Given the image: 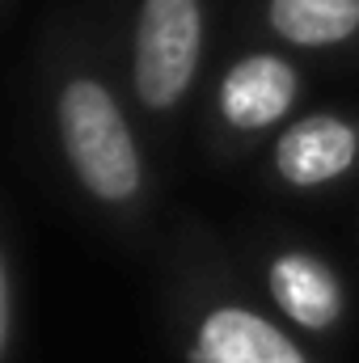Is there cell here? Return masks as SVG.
I'll use <instances>...</instances> for the list:
<instances>
[{"mask_svg": "<svg viewBox=\"0 0 359 363\" xmlns=\"http://www.w3.org/2000/svg\"><path fill=\"white\" fill-rule=\"evenodd\" d=\"M34 118L64 194L114 241L144 250L157 233L161 178L118 68L114 17L81 4L47 21L34 55Z\"/></svg>", "mask_w": 359, "mask_h": 363, "instance_id": "obj_1", "label": "cell"}, {"mask_svg": "<svg viewBox=\"0 0 359 363\" xmlns=\"http://www.w3.org/2000/svg\"><path fill=\"white\" fill-rule=\"evenodd\" d=\"M241 271L270 313L300 338L338 355L355 334V291L343 262L296 228H254L241 250Z\"/></svg>", "mask_w": 359, "mask_h": 363, "instance_id": "obj_5", "label": "cell"}, {"mask_svg": "<svg viewBox=\"0 0 359 363\" xmlns=\"http://www.w3.org/2000/svg\"><path fill=\"white\" fill-rule=\"evenodd\" d=\"M216 0H127L114 17L118 68L153 135L170 140L211 81Z\"/></svg>", "mask_w": 359, "mask_h": 363, "instance_id": "obj_3", "label": "cell"}, {"mask_svg": "<svg viewBox=\"0 0 359 363\" xmlns=\"http://www.w3.org/2000/svg\"><path fill=\"white\" fill-rule=\"evenodd\" d=\"M245 26L254 43L304 64L359 55V0H250Z\"/></svg>", "mask_w": 359, "mask_h": 363, "instance_id": "obj_7", "label": "cell"}, {"mask_svg": "<svg viewBox=\"0 0 359 363\" xmlns=\"http://www.w3.org/2000/svg\"><path fill=\"white\" fill-rule=\"evenodd\" d=\"M254 161L258 186L279 199H330L359 178V110L304 106Z\"/></svg>", "mask_w": 359, "mask_h": 363, "instance_id": "obj_6", "label": "cell"}, {"mask_svg": "<svg viewBox=\"0 0 359 363\" xmlns=\"http://www.w3.org/2000/svg\"><path fill=\"white\" fill-rule=\"evenodd\" d=\"M0 363H30V274L13 216L0 224Z\"/></svg>", "mask_w": 359, "mask_h": 363, "instance_id": "obj_8", "label": "cell"}, {"mask_svg": "<svg viewBox=\"0 0 359 363\" xmlns=\"http://www.w3.org/2000/svg\"><path fill=\"white\" fill-rule=\"evenodd\" d=\"M13 4H17V0H4V9H9V13H13Z\"/></svg>", "mask_w": 359, "mask_h": 363, "instance_id": "obj_9", "label": "cell"}, {"mask_svg": "<svg viewBox=\"0 0 359 363\" xmlns=\"http://www.w3.org/2000/svg\"><path fill=\"white\" fill-rule=\"evenodd\" d=\"M309 93L313 72L304 60L250 38L241 51L224 55V64L211 68L199 114L203 148L224 165L258 157L309 106Z\"/></svg>", "mask_w": 359, "mask_h": 363, "instance_id": "obj_4", "label": "cell"}, {"mask_svg": "<svg viewBox=\"0 0 359 363\" xmlns=\"http://www.w3.org/2000/svg\"><path fill=\"white\" fill-rule=\"evenodd\" d=\"M157 321L174 363H338L270 313L237 250L194 216L157 250Z\"/></svg>", "mask_w": 359, "mask_h": 363, "instance_id": "obj_2", "label": "cell"}]
</instances>
